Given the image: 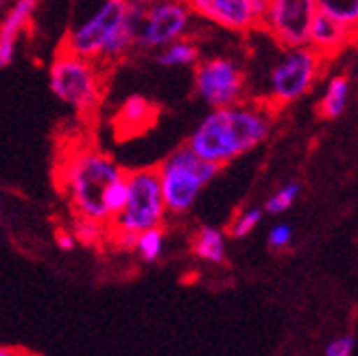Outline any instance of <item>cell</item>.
I'll list each match as a JSON object with an SVG mask.
<instances>
[{"mask_svg": "<svg viewBox=\"0 0 358 356\" xmlns=\"http://www.w3.org/2000/svg\"><path fill=\"white\" fill-rule=\"evenodd\" d=\"M354 38H358L356 33H352L343 24L332 20V17L317 11L315 20L310 24V33H308V46L326 59V57L336 55L338 50H343Z\"/></svg>", "mask_w": 358, "mask_h": 356, "instance_id": "5bb4252c", "label": "cell"}, {"mask_svg": "<svg viewBox=\"0 0 358 356\" xmlns=\"http://www.w3.org/2000/svg\"><path fill=\"white\" fill-rule=\"evenodd\" d=\"M317 15L315 0H266L258 33L280 48L308 46L310 24Z\"/></svg>", "mask_w": 358, "mask_h": 356, "instance_id": "30bf717a", "label": "cell"}, {"mask_svg": "<svg viewBox=\"0 0 358 356\" xmlns=\"http://www.w3.org/2000/svg\"><path fill=\"white\" fill-rule=\"evenodd\" d=\"M317 11L358 35V0H315Z\"/></svg>", "mask_w": 358, "mask_h": 356, "instance_id": "ac0fdd59", "label": "cell"}, {"mask_svg": "<svg viewBox=\"0 0 358 356\" xmlns=\"http://www.w3.org/2000/svg\"><path fill=\"white\" fill-rule=\"evenodd\" d=\"M293 238V232H291V227L286 225V223H280L275 225L271 232H268V245H271L273 249H284V247H289Z\"/></svg>", "mask_w": 358, "mask_h": 356, "instance_id": "cb8c5ba5", "label": "cell"}, {"mask_svg": "<svg viewBox=\"0 0 358 356\" xmlns=\"http://www.w3.org/2000/svg\"><path fill=\"white\" fill-rule=\"evenodd\" d=\"M59 46L103 68L124 62L136 50L129 0H99L92 11L68 27Z\"/></svg>", "mask_w": 358, "mask_h": 356, "instance_id": "7a4b0ae2", "label": "cell"}, {"mask_svg": "<svg viewBox=\"0 0 358 356\" xmlns=\"http://www.w3.org/2000/svg\"><path fill=\"white\" fill-rule=\"evenodd\" d=\"M275 110L258 99H245L227 108L210 110L190 134L186 147L206 162L223 169L254 151L271 136Z\"/></svg>", "mask_w": 358, "mask_h": 356, "instance_id": "6da1fadb", "label": "cell"}, {"mask_svg": "<svg viewBox=\"0 0 358 356\" xmlns=\"http://www.w3.org/2000/svg\"><path fill=\"white\" fill-rule=\"evenodd\" d=\"M105 70L101 64L57 48L48 64V87L77 116H94L105 101Z\"/></svg>", "mask_w": 358, "mask_h": 356, "instance_id": "277c9868", "label": "cell"}, {"mask_svg": "<svg viewBox=\"0 0 358 356\" xmlns=\"http://www.w3.org/2000/svg\"><path fill=\"white\" fill-rule=\"evenodd\" d=\"M326 59L310 46L280 48L264 73V92L258 101L268 108H284L306 97L324 73Z\"/></svg>", "mask_w": 358, "mask_h": 356, "instance_id": "52a82bcc", "label": "cell"}, {"mask_svg": "<svg viewBox=\"0 0 358 356\" xmlns=\"http://www.w3.org/2000/svg\"><path fill=\"white\" fill-rule=\"evenodd\" d=\"M0 356H15L11 350H7V348H0Z\"/></svg>", "mask_w": 358, "mask_h": 356, "instance_id": "4316f807", "label": "cell"}, {"mask_svg": "<svg viewBox=\"0 0 358 356\" xmlns=\"http://www.w3.org/2000/svg\"><path fill=\"white\" fill-rule=\"evenodd\" d=\"M297 194H299V186L297 184H286V186H282L273 194V197H268L264 210L268 212V215H282V212H286L295 204Z\"/></svg>", "mask_w": 358, "mask_h": 356, "instance_id": "ffe728a7", "label": "cell"}, {"mask_svg": "<svg viewBox=\"0 0 358 356\" xmlns=\"http://www.w3.org/2000/svg\"><path fill=\"white\" fill-rule=\"evenodd\" d=\"M157 118V108L145 97L134 94L127 97L114 116V127L118 138H131L142 131H147Z\"/></svg>", "mask_w": 358, "mask_h": 356, "instance_id": "4fadbf2b", "label": "cell"}, {"mask_svg": "<svg viewBox=\"0 0 358 356\" xmlns=\"http://www.w3.org/2000/svg\"><path fill=\"white\" fill-rule=\"evenodd\" d=\"M162 249H164V229L162 227H153V229H147V232L138 234L136 252L145 262H155L159 256H162Z\"/></svg>", "mask_w": 358, "mask_h": 356, "instance_id": "d6986e66", "label": "cell"}, {"mask_svg": "<svg viewBox=\"0 0 358 356\" xmlns=\"http://www.w3.org/2000/svg\"><path fill=\"white\" fill-rule=\"evenodd\" d=\"M124 171L112 155L99 149H81L68 157L62 171V184L77 219H87L99 225H110L105 208V192L114 182L122 180Z\"/></svg>", "mask_w": 358, "mask_h": 356, "instance_id": "3957f363", "label": "cell"}, {"mask_svg": "<svg viewBox=\"0 0 358 356\" xmlns=\"http://www.w3.org/2000/svg\"><path fill=\"white\" fill-rule=\"evenodd\" d=\"M40 0H11L0 13V68H9L15 62L17 44L35 20Z\"/></svg>", "mask_w": 358, "mask_h": 356, "instance_id": "7c38bea8", "label": "cell"}, {"mask_svg": "<svg viewBox=\"0 0 358 356\" xmlns=\"http://www.w3.org/2000/svg\"><path fill=\"white\" fill-rule=\"evenodd\" d=\"M11 3V0H0V13H3L7 9V5Z\"/></svg>", "mask_w": 358, "mask_h": 356, "instance_id": "83f0119b", "label": "cell"}, {"mask_svg": "<svg viewBox=\"0 0 358 356\" xmlns=\"http://www.w3.org/2000/svg\"><path fill=\"white\" fill-rule=\"evenodd\" d=\"M192 90L210 110L227 108L249 97L247 73L238 59L227 55L201 57L192 68Z\"/></svg>", "mask_w": 358, "mask_h": 356, "instance_id": "9c48e42d", "label": "cell"}, {"mask_svg": "<svg viewBox=\"0 0 358 356\" xmlns=\"http://www.w3.org/2000/svg\"><path fill=\"white\" fill-rule=\"evenodd\" d=\"M124 175H127V173H124ZM103 201H105V208H107V215H110V219L118 217L120 210L124 208V204H127V180L122 177V180L114 182L110 188H107Z\"/></svg>", "mask_w": 358, "mask_h": 356, "instance_id": "44dd1931", "label": "cell"}, {"mask_svg": "<svg viewBox=\"0 0 358 356\" xmlns=\"http://www.w3.org/2000/svg\"><path fill=\"white\" fill-rule=\"evenodd\" d=\"M196 20L229 33H254L260 22L252 0H186Z\"/></svg>", "mask_w": 358, "mask_h": 356, "instance_id": "8fae6325", "label": "cell"}, {"mask_svg": "<svg viewBox=\"0 0 358 356\" xmlns=\"http://www.w3.org/2000/svg\"><path fill=\"white\" fill-rule=\"evenodd\" d=\"M155 169L164 206L171 215H186L194 206V201L199 199L201 190L221 171L219 166H214L196 153H192L186 145L166 155Z\"/></svg>", "mask_w": 358, "mask_h": 356, "instance_id": "ba28073f", "label": "cell"}, {"mask_svg": "<svg viewBox=\"0 0 358 356\" xmlns=\"http://www.w3.org/2000/svg\"><path fill=\"white\" fill-rule=\"evenodd\" d=\"M153 62L159 68H194L196 62L201 59V46L194 38H182L164 48H159L157 52H153Z\"/></svg>", "mask_w": 358, "mask_h": 356, "instance_id": "9a60e30c", "label": "cell"}, {"mask_svg": "<svg viewBox=\"0 0 358 356\" xmlns=\"http://www.w3.org/2000/svg\"><path fill=\"white\" fill-rule=\"evenodd\" d=\"M192 252L196 258H201L212 264H223L225 262V236L217 227H201L192 241Z\"/></svg>", "mask_w": 358, "mask_h": 356, "instance_id": "e0dca14e", "label": "cell"}, {"mask_svg": "<svg viewBox=\"0 0 358 356\" xmlns=\"http://www.w3.org/2000/svg\"><path fill=\"white\" fill-rule=\"evenodd\" d=\"M134 46L153 55L182 38H192L196 17L186 0H129Z\"/></svg>", "mask_w": 358, "mask_h": 356, "instance_id": "8992f818", "label": "cell"}, {"mask_svg": "<svg viewBox=\"0 0 358 356\" xmlns=\"http://www.w3.org/2000/svg\"><path fill=\"white\" fill-rule=\"evenodd\" d=\"M348 99H350V79L343 75L330 77L326 83V90L321 94L319 101V112L324 118H336L341 116L343 110L348 108Z\"/></svg>", "mask_w": 358, "mask_h": 356, "instance_id": "2e32d148", "label": "cell"}, {"mask_svg": "<svg viewBox=\"0 0 358 356\" xmlns=\"http://www.w3.org/2000/svg\"><path fill=\"white\" fill-rule=\"evenodd\" d=\"M103 229H105V225H99V223L87 221V219H77V221H75V232H73V236H75L77 243L94 245V243L101 238Z\"/></svg>", "mask_w": 358, "mask_h": 356, "instance_id": "7402d4cb", "label": "cell"}, {"mask_svg": "<svg viewBox=\"0 0 358 356\" xmlns=\"http://www.w3.org/2000/svg\"><path fill=\"white\" fill-rule=\"evenodd\" d=\"M262 217V212L252 208V210H245L243 215L234 221V225H231V236H236V238H243L247 234H252L254 232V227L258 225Z\"/></svg>", "mask_w": 358, "mask_h": 356, "instance_id": "603a6c76", "label": "cell"}, {"mask_svg": "<svg viewBox=\"0 0 358 356\" xmlns=\"http://www.w3.org/2000/svg\"><path fill=\"white\" fill-rule=\"evenodd\" d=\"M124 180H127V204L107 227H112L120 247L136 249L138 234L153 227H162L169 212L155 166L127 171Z\"/></svg>", "mask_w": 358, "mask_h": 356, "instance_id": "5b68a950", "label": "cell"}, {"mask_svg": "<svg viewBox=\"0 0 358 356\" xmlns=\"http://www.w3.org/2000/svg\"><path fill=\"white\" fill-rule=\"evenodd\" d=\"M352 350H354V339L352 336H343V339H334L328 346L326 356H352Z\"/></svg>", "mask_w": 358, "mask_h": 356, "instance_id": "d4e9b609", "label": "cell"}, {"mask_svg": "<svg viewBox=\"0 0 358 356\" xmlns=\"http://www.w3.org/2000/svg\"><path fill=\"white\" fill-rule=\"evenodd\" d=\"M57 245H59V249H64V252H70V249H75V245H77V241H75V236H73V232H57Z\"/></svg>", "mask_w": 358, "mask_h": 356, "instance_id": "484cf974", "label": "cell"}]
</instances>
